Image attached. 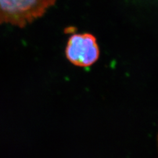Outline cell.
<instances>
[{
	"label": "cell",
	"mask_w": 158,
	"mask_h": 158,
	"mask_svg": "<svg viewBox=\"0 0 158 158\" xmlns=\"http://www.w3.org/2000/svg\"><path fill=\"white\" fill-rule=\"evenodd\" d=\"M56 0H0V25L25 27L42 17Z\"/></svg>",
	"instance_id": "6da1fadb"
},
{
	"label": "cell",
	"mask_w": 158,
	"mask_h": 158,
	"mask_svg": "<svg viewBox=\"0 0 158 158\" xmlns=\"http://www.w3.org/2000/svg\"><path fill=\"white\" fill-rule=\"evenodd\" d=\"M100 54L96 38L92 34H74L68 40L65 56L68 61L74 65L90 67L98 60Z\"/></svg>",
	"instance_id": "7a4b0ae2"
}]
</instances>
